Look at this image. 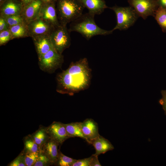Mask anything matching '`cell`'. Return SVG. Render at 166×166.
<instances>
[{"label": "cell", "instance_id": "31", "mask_svg": "<svg viewBox=\"0 0 166 166\" xmlns=\"http://www.w3.org/2000/svg\"><path fill=\"white\" fill-rule=\"evenodd\" d=\"M9 27L4 18L0 16V32L8 30Z\"/></svg>", "mask_w": 166, "mask_h": 166}, {"label": "cell", "instance_id": "30", "mask_svg": "<svg viewBox=\"0 0 166 166\" xmlns=\"http://www.w3.org/2000/svg\"><path fill=\"white\" fill-rule=\"evenodd\" d=\"M162 97L159 101V103L162 105L165 114L166 115V90L161 91Z\"/></svg>", "mask_w": 166, "mask_h": 166}, {"label": "cell", "instance_id": "34", "mask_svg": "<svg viewBox=\"0 0 166 166\" xmlns=\"http://www.w3.org/2000/svg\"><path fill=\"white\" fill-rule=\"evenodd\" d=\"M22 2L24 5L28 4L34 0H19Z\"/></svg>", "mask_w": 166, "mask_h": 166}, {"label": "cell", "instance_id": "9", "mask_svg": "<svg viewBox=\"0 0 166 166\" xmlns=\"http://www.w3.org/2000/svg\"><path fill=\"white\" fill-rule=\"evenodd\" d=\"M54 27L60 24L58 18L56 3L50 2L43 3L39 17Z\"/></svg>", "mask_w": 166, "mask_h": 166}, {"label": "cell", "instance_id": "20", "mask_svg": "<svg viewBox=\"0 0 166 166\" xmlns=\"http://www.w3.org/2000/svg\"><path fill=\"white\" fill-rule=\"evenodd\" d=\"M81 122H72L65 124L68 134L70 138L80 137L86 141L81 129Z\"/></svg>", "mask_w": 166, "mask_h": 166}, {"label": "cell", "instance_id": "19", "mask_svg": "<svg viewBox=\"0 0 166 166\" xmlns=\"http://www.w3.org/2000/svg\"><path fill=\"white\" fill-rule=\"evenodd\" d=\"M12 39L29 37L27 24H18L10 26L9 29Z\"/></svg>", "mask_w": 166, "mask_h": 166}, {"label": "cell", "instance_id": "21", "mask_svg": "<svg viewBox=\"0 0 166 166\" xmlns=\"http://www.w3.org/2000/svg\"><path fill=\"white\" fill-rule=\"evenodd\" d=\"M23 142L24 147L23 150L24 152H40V147L33 140L30 134L24 138Z\"/></svg>", "mask_w": 166, "mask_h": 166}, {"label": "cell", "instance_id": "36", "mask_svg": "<svg viewBox=\"0 0 166 166\" xmlns=\"http://www.w3.org/2000/svg\"><path fill=\"white\" fill-rule=\"evenodd\" d=\"M57 0H50V1L51 2H54L56 3V2Z\"/></svg>", "mask_w": 166, "mask_h": 166}, {"label": "cell", "instance_id": "18", "mask_svg": "<svg viewBox=\"0 0 166 166\" xmlns=\"http://www.w3.org/2000/svg\"><path fill=\"white\" fill-rule=\"evenodd\" d=\"M30 135L34 141L41 147L50 138L46 127L40 126L38 129Z\"/></svg>", "mask_w": 166, "mask_h": 166}, {"label": "cell", "instance_id": "1", "mask_svg": "<svg viewBox=\"0 0 166 166\" xmlns=\"http://www.w3.org/2000/svg\"><path fill=\"white\" fill-rule=\"evenodd\" d=\"M91 72L86 58L71 63L67 69L57 76V91L73 95L85 89L90 83Z\"/></svg>", "mask_w": 166, "mask_h": 166}, {"label": "cell", "instance_id": "26", "mask_svg": "<svg viewBox=\"0 0 166 166\" xmlns=\"http://www.w3.org/2000/svg\"><path fill=\"white\" fill-rule=\"evenodd\" d=\"M53 165L49 157L44 153L40 152L38 159L34 166H48Z\"/></svg>", "mask_w": 166, "mask_h": 166}, {"label": "cell", "instance_id": "32", "mask_svg": "<svg viewBox=\"0 0 166 166\" xmlns=\"http://www.w3.org/2000/svg\"><path fill=\"white\" fill-rule=\"evenodd\" d=\"M98 156L93 154L91 156L90 166H101L98 159Z\"/></svg>", "mask_w": 166, "mask_h": 166}, {"label": "cell", "instance_id": "27", "mask_svg": "<svg viewBox=\"0 0 166 166\" xmlns=\"http://www.w3.org/2000/svg\"><path fill=\"white\" fill-rule=\"evenodd\" d=\"M8 166H26L25 161V152L23 150Z\"/></svg>", "mask_w": 166, "mask_h": 166}, {"label": "cell", "instance_id": "8", "mask_svg": "<svg viewBox=\"0 0 166 166\" xmlns=\"http://www.w3.org/2000/svg\"><path fill=\"white\" fill-rule=\"evenodd\" d=\"M29 36L32 38L45 35H49L54 26L38 17L27 24Z\"/></svg>", "mask_w": 166, "mask_h": 166}, {"label": "cell", "instance_id": "33", "mask_svg": "<svg viewBox=\"0 0 166 166\" xmlns=\"http://www.w3.org/2000/svg\"><path fill=\"white\" fill-rule=\"evenodd\" d=\"M159 7L166 9V0H156Z\"/></svg>", "mask_w": 166, "mask_h": 166}, {"label": "cell", "instance_id": "23", "mask_svg": "<svg viewBox=\"0 0 166 166\" xmlns=\"http://www.w3.org/2000/svg\"><path fill=\"white\" fill-rule=\"evenodd\" d=\"M76 160L65 156L60 150L57 160L54 165L58 166H72Z\"/></svg>", "mask_w": 166, "mask_h": 166}, {"label": "cell", "instance_id": "11", "mask_svg": "<svg viewBox=\"0 0 166 166\" xmlns=\"http://www.w3.org/2000/svg\"><path fill=\"white\" fill-rule=\"evenodd\" d=\"M24 4L19 0H6L0 4V16L21 15Z\"/></svg>", "mask_w": 166, "mask_h": 166}, {"label": "cell", "instance_id": "4", "mask_svg": "<svg viewBox=\"0 0 166 166\" xmlns=\"http://www.w3.org/2000/svg\"><path fill=\"white\" fill-rule=\"evenodd\" d=\"M115 13L117 23L112 30H124L132 26L139 17L134 10L130 6L121 7L115 6L109 7Z\"/></svg>", "mask_w": 166, "mask_h": 166}, {"label": "cell", "instance_id": "17", "mask_svg": "<svg viewBox=\"0 0 166 166\" xmlns=\"http://www.w3.org/2000/svg\"><path fill=\"white\" fill-rule=\"evenodd\" d=\"M91 144L93 146L95 150L94 154L97 156L114 149L111 142L100 135L92 141Z\"/></svg>", "mask_w": 166, "mask_h": 166}, {"label": "cell", "instance_id": "28", "mask_svg": "<svg viewBox=\"0 0 166 166\" xmlns=\"http://www.w3.org/2000/svg\"><path fill=\"white\" fill-rule=\"evenodd\" d=\"M12 39L9 30L0 32V45H4L10 40Z\"/></svg>", "mask_w": 166, "mask_h": 166}, {"label": "cell", "instance_id": "25", "mask_svg": "<svg viewBox=\"0 0 166 166\" xmlns=\"http://www.w3.org/2000/svg\"><path fill=\"white\" fill-rule=\"evenodd\" d=\"M24 152L26 166H34L38 159L40 152Z\"/></svg>", "mask_w": 166, "mask_h": 166}, {"label": "cell", "instance_id": "35", "mask_svg": "<svg viewBox=\"0 0 166 166\" xmlns=\"http://www.w3.org/2000/svg\"><path fill=\"white\" fill-rule=\"evenodd\" d=\"M43 3H46L51 2L50 0H41Z\"/></svg>", "mask_w": 166, "mask_h": 166}, {"label": "cell", "instance_id": "6", "mask_svg": "<svg viewBox=\"0 0 166 166\" xmlns=\"http://www.w3.org/2000/svg\"><path fill=\"white\" fill-rule=\"evenodd\" d=\"M38 65L41 70L52 73L60 68L63 61V57L54 48L38 57Z\"/></svg>", "mask_w": 166, "mask_h": 166}, {"label": "cell", "instance_id": "7", "mask_svg": "<svg viewBox=\"0 0 166 166\" xmlns=\"http://www.w3.org/2000/svg\"><path fill=\"white\" fill-rule=\"evenodd\" d=\"M128 2L139 17L144 20L149 16L154 17L159 8L156 0H128Z\"/></svg>", "mask_w": 166, "mask_h": 166}, {"label": "cell", "instance_id": "24", "mask_svg": "<svg viewBox=\"0 0 166 166\" xmlns=\"http://www.w3.org/2000/svg\"><path fill=\"white\" fill-rule=\"evenodd\" d=\"M4 18L10 26L20 24H26L21 15H11Z\"/></svg>", "mask_w": 166, "mask_h": 166}, {"label": "cell", "instance_id": "12", "mask_svg": "<svg viewBox=\"0 0 166 166\" xmlns=\"http://www.w3.org/2000/svg\"><path fill=\"white\" fill-rule=\"evenodd\" d=\"M42 3L41 0H34L24 5L21 15L27 24L38 17Z\"/></svg>", "mask_w": 166, "mask_h": 166}, {"label": "cell", "instance_id": "5", "mask_svg": "<svg viewBox=\"0 0 166 166\" xmlns=\"http://www.w3.org/2000/svg\"><path fill=\"white\" fill-rule=\"evenodd\" d=\"M66 25L60 24L53 27L49 34L53 45L56 50L61 54L71 44V38Z\"/></svg>", "mask_w": 166, "mask_h": 166}, {"label": "cell", "instance_id": "15", "mask_svg": "<svg viewBox=\"0 0 166 166\" xmlns=\"http://www.w3.org/2000/svg\"><path fill=\"white\" fill-rule=\"evenodd\" d=\"M59 144L50 137L41 147L40 152L45 154L50 159L53 165L57 160L59 150Z\"/></svg>", "mask_w": 166, "mask_h": 166}, {"label": "cell", "instance_id": "2", "mask_svg": "<svg viewBox=\"0 0 166 166\" xmlns=\"http://www.w3.org/2000/svg\"><path fill=\"white\" fill-rule=\"evenodd\" d=\"M95 15L88 12L82 14L70 22L69 30L70 33H79L87 40L98 35H106L112 34L113 31L103 29L98 26L94 20Z\"/></svg>", "mask_w": 166, "mask_h": 166}, {"label": "cell", "instance_id": "29", "mask_svg": "<svg viewBox=\"0 0 166 166\" xmlns=\"http://www.w3.org/2000/svg\"><path fill=\"white\" fill-rule=\"evenodd\" d=\"M91 156L82 159L77 160L72 166H90Z\"/></svg>", "mask_w": 166, "mask_h": 166}, {"label": "cell", "instance_id": "16", "mask_svg": "<svg viewBox=\"0 0 166 166\" xmlns=\"http://www.w3.org/2000/svg\"><path fill=\"white\" fill-rule=\"evenodd\" d=\"M88 12L95 15L101 14L108 6L104 0H79Z\"/></svg>", "mask_w": 166, "mask_h": 166}, {"label": "cell", "instance_id": "37", "mask_svg": "<svg viewBox=\"0 0 166 166\" xmlns=\"http://www.w3.org/2000/svg\"><path fill=\"white\" fill-rule=\"evenodd\" d=\"M5 0H0V4L2 3L3 2H4Z\"/></svg>", "mask_w": 166, "mask_h": 166}, {"label": "cell", "instance_id": "22", "mask_svg": "<svg viewBox=\"0 0 166 166\" xmlns=\"http://www.w3.org/2000/svg\"><path fill=\"white\" fill-rule=\"evenodd\" d=\"M154 18L162 31L166 32V9L159 7L156 12Z\"/></svg>", "mask_w": 166, "mask_h": 166}, {"label": "cell", "instance_id": "13", "mask_svg": "<svg viewBox=\"0 0 166 166\" xmlns=\"http://www.w3.org/2000/svg\"><path fill=\"white\" fill-rule=\"evenodd\" d=\"M81 127L86 141L90 144L100 135L98 124L92 119L87 118L81 122Z\"/></svg>", "mask_w": 166, "mask_h": 166}, {"label": "cell", "instance_id": "10", "mask_svg": "<svg viewBox=\"0 0 166 166\" xmlns=\"http://www.w3.org/2000/svg\"><path fill=\"white\" fill-rule=\"evenodd\" d=\"M46 128L50 137L57 142L60 145L66 140L70 138L68 134L64 124L54 121Z\"/></svg>", "mask_w": 166, "mask_h": 166}, {"label": "cell", "instance_id": "3", "mask_svg": "<svg viewBox=\"0 0 166 166\" xmlns=\"http://www.w3.org/2000/svg\"><path fill=\"white\" fill-rule=\"evenodd\" d=\"M56 6L59 22L65 25L81 15L85 8L79 0H57Z\"/></svg>", "mask_w": 166, "mask_h": 166}, {"label": "cell", "instance_id": "14", "mask_svg": "<svg viewBox=\"0 0 166 166\" xmlns=\"http://www.w3.org/2000/svg\"><path fill=\"white\" fill-rule=\"evenodd\" d=\"M38 58L54 48L49 35H45L32 38Z\"/></svg>", "mask_w": 166, "mask_h": 166}]
</instances>
